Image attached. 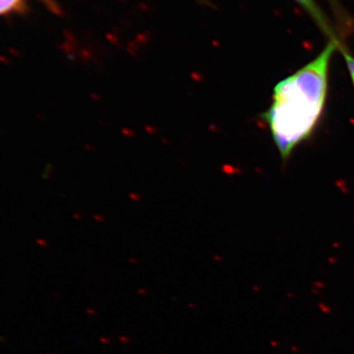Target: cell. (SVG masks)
<instances>
[{"label": "cell", "instance_id": "cell-5", "mask_svg": "<svg viewBox=\"0 0 354 354\" xmlns=\"http://www.w3.org/2000/svg\"><path fill=\"white\" fill-rule=\"evenodd\" d=\"M328 1H330L331 5L333 6V11H334V13L339 15V14H340V12H341V9L339 8L338 0H328Z\"/></svg>", "mask_w": 354, "mask_h": 354}, {"label": "cell", "instance_id": "cell-2", "mask_svg": "<svg viewBox=\"0 0 354 354\" xmlns=\"http://www.w3.org/2000/svg\"><path fill=\"white\" fill-rule=\"evenodd\" d=\"M294 1L298 5H300V7L312 18V20L317 24V26L321 29V31H323L324 34L330 38V40L342 42L335 33L328 18L315 0H294Z\"/></svg>", "mask_w": 354, "mask_h": 354}, {"label": "cell", "instance_id": "cell-4", "mask_svg": "<svg viewBox=\"0 0 354 354\" xmlns=\"http://www.w3.org/2000/svg\"><path fill=\"white\" fill-rule=\"evenodd\" d=\"M338 50L341 52V54H342V57L344 58L345 64H346L347 69H348V73H349V76H350V79H351V82H352V84L354 86V56L348 50H347L344 45H341L338 48Z\"/></svg>", "mask_w": 354, "mask_h": 354}, {"label": "cell", "instance_id": "cell-1", "mask_svg": "<svg viewBox=\"0 0 354 354\" xmlns=\"http://www.w3.org/2000/svg\"><path fill=\"white\" fill-rule=\"evenodd\" d=\"M343 42L328 40L317 56L274 87L262 114L281 160L315 133L326 107L333 53Z\"/></svg>", "mask_w": 354, "mask_h": 354}, {"label": "cell", "instance_id": "cell-3", "mask_svg": "<svg viewBox=\"0 0 354 354\" xmlns=\"http://www.w3.org/2000/svg\"><path fill=\"white\" fill-rule=\"evenodd\" d=\"M24 0H0V15L10 13L23 7Z\"/></svg>", "mask_w": 354, "mask_h": 354}]
</instances>
